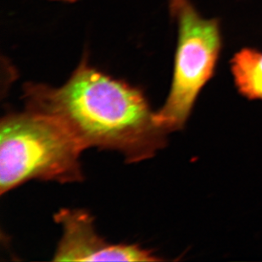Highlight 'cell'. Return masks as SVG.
Wrapping results in <instances>:
<instances>
[{
  "label": "cell",
  "instance_id": "6da1fadb",
  "mask_svg": "<svg viewBox=\"0 0 262 262\" xmlns=\"http://www.w3.org/2000/svg\"><path fill=\"white\" fill-rule=\"evenodd\" d=\"M23 99L27 109L59 121L83 149L117 150L131 163L151 158L166 145L168 134L143 90L93 67L88 52L62 86L28 82Z\"/></svg>",
  "mask_w": 262,
  "mask_h": 262
},
{
  "label": "cell",
  "instance_id": "7a4b0ae2",
  "mask_svg": "<svg viewBox=\"0 0 262 262\" xmlns=\"http://www.w3.org/2000/svg\"><path fill=\"white\" fill-rule=\"evenodd\" d=\"M83 150L54 117L28 109L9 113L0 123V193L32 179L82 181Z\"/></svg>",
  "mask_w": 262,
  "mask_h": 262
},
{
  "label": "cell",
  "instance_id": "3957f363",
  "mask_svg": "<svg viewBox=\"0 0 262 262\" xmlns=\"http://www.w3.org/2000/svg\"><path fill=\"white\" fill-rule=\"evenodd\" d=\"M176 18L178 41L171 89L156 112L157 122L168 134L185 126L199 95L215 75L223 49L220 20L203 17L189 0Z\"/></svg>",
  "mask_w": 262,
  "mask_h": 262
},
{
  "label": "cell",
  "instance_id": "277c9868",
  "mask_svg": "<svg viewBox=\"0 0 262 262\" xmlns=\"http://www.w3.org/2000/svg\"><path fill=\"white\" fill-rule=\"evenodd\" d=\"M63 228L55 261H156L151 250L138 245H112L95 231L94 218L82 210L63 209L55 215Z\"/></svg>",
  "mask_w": 262,
  "mask_h": 262
},
{
  "label": "cell",
  "instance_id": "5b68a950",
  "mask_svg": "<svg viewBox=\"0 0 262 262\" xmlns=\"http://www.w3.org/2000/svg\"><path fill=\"white\" fill-rule=\"evenodd\" d=\"M237 93L250 100H262V51L243 48L230 60Z\"/></svg>",
  "mask_w": 262,
  "mask_h": 262
},
{
  "label": "cell",
  "instance_id": "8992f818",
  "mask_svg": "<svg viewBox=\"0 0 262 262\" xmlns=\"http://www.w3.org/2000/svg\"><path fill=\"white\" fill-rule=\"evenodd\" d=\"M186 1L187 0H169V10H170L171 17H176L178 10H180V8L183 6Z\"/></svg>",
  "mask_w": 262,
  "mask_h": 262
},
{
  "label": "cell",
  "instance_id": "52a82bcc",
  "mask_svg": "<svg viewBox=\"0 0 262 262\" xmlns=\"http://www.w3.org/2000/svg\"><path fill=\"white\" fill-rule=\"evenodd\" d=\"M48 1H52V2H61L67 3V4H74L77 0H48Z\"/></svg>",
  "mask_w": 262,
  "mask_h": 262
}]
</instances>
